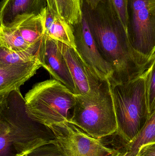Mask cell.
<instances>
[{
    "label": "cell",
    "instance_id": "obj_1",
    "mask_svg": "<svg viewBox=\"0 0 155 156\" xmlns=\"http://www.w3.org/2000/svg\"><path fill=\"white\" fill-rule=\"evenodd\" d=\"M83 12L100 54L113 68L110 84L128 81L145 72L153 60L132 47L112 0L100 2L93 9L83 2Z\"/></svg>",
    "mask_w": 155,
    "mask_h": 156
},
{
    "label": "cell",
    "instance_id": "obj_2",
    "mask_svg": "<svg viewBox=\"0 0 155 156\" xmlns=\"http://www.w3.org/2000/svg\"><path fill=\"white\" fill-rule=\"evenodd\" d=\"M110 85L118 127L116 133L127 144L139 134L150 116L145 73Z\"/></svg>",
    "mask_w": 155,
    "mask_h": 156
},
{
    "label": "cell",
    "instance_id": "obj_3",
    "mask_svg": "<svg viewBox=\"0 0 155 156\" xmlns=\"http://www.w3.org/2000/svg\"><path fill=\"white\" fill-rule=\"evenodd\" d=\"M27 116L48 128L69 122L76 104V94L58 81L46 80L36 83L24 97Z\"/></svg>",
    "mask_w": 155,
    "mask_h": 156
},
{
    "label": "cell",
    "instance_id": "obj_4",
    "mask_svg": "<svg viewBox=\"0 0 155 156\" xmlns=\"http://www.w3.org/2000/svg\"><path fill=\"white\" fill-rule=\"evenodd\" d=\"M76 99L69 122L96 139L116 133L118 127L110 83L97 101L77 94Z\"/></svg>",
    "mask_w": 155,
    "mask_h": 156
},
{
    "label": "cell",
    "instance_id": "obj_5",
    "mask_svg": "<svg viewBox=\"0 0 155 156\" xmlns=\"http://www.w3.org/2000/svg\"><path fill=\"white\" fill-rule=\"evenodd\" d=\"M126 29L133 48L153 60L155 54V0H127Z\"/></svg>",
    "mask_w": 155,
    "mask_h": 156
},
{
    "label": "cell",
    "instance_id": "obj_6",
    "mask_svg": "<svg viewBox=\"0 0 155 156\" xmlns=\"http://www.w3.org/2000/svg\"><path fill=\"white\" fill-rule=\"evenodd\" d=\"M52 133L51 142L65 156H112L119 151L105 144L102 139L93 138L69 122L47 128Z\"/></svg>",
    "mask_w": 155,
    "mask_h": 156
},
{
    "label": "cell",
    "instance_id": "obj_7",
    "mask_svg": "<svg viewBox=\"0 0 155 156\" xmlns=\"http://www.w3.org/2000/svg\"><path fill=\"white\" fill-rule=\"evenodd\" d=\"M73 80L76 94L96 101L109 85L108 80H102L92 71L75 48L57 41Z\"/></svg>",
    "mask_w": 155,
    "mask_h": 156
},
{
    "label": "cell",
    "instance_id": "obj_8",
    "mask_svg": "<svg viewBox=\"0 0 155 156\" xmlns=\"http://www.w3.org/2000/svg\"><path fill=\"white\" fill-rule=\"evenodd\" d=\"M73 27L79 55L99 79L109 80L113 74V68L100 54L83 12L81 21Z\"/></svg>",
    "mask_w": 155,
    "mask_h": 156
},
{
    "label": "cell",
    "instance_id": "obj_9",
    "mask_svg": "<svg viewBox=\"0 0 155 156\" xmlns=\"http://www.w3.org/2000/svg\"><path fill=\"white\" fill-rule=\"evenodd\" d=\"M37 55L42 67L55 80L76 94V89L65 58L59 49L57 41L44 36L39 44Z\"/></svg>",
    "mask_w": 155,
    "mask_h": 156
},
{
    "label": "cell",
    "instance_id": "obj_10",
    "mask_svg": "<svg viewBox=\"0 0 155 156\" xmlns=\"http://www.w3.org/2000/svg\"><path fill=\"white\" fill-rule=\"evenodd\" d=\"M42 67L38 57L24 63L12 65L0 64V101L8 97L35 75Z\"/></svg>",
    "mask_w": 155,
    "mask_h": 156
},
{
    "label": "cell",
    "instance_id": "obj_11",
    "mask_svg": "<svg viewBox=\"0 0 155 156\" xmlns=\"http://www.w3.org/2000/svg\"><path fill=\"white\" fill-rule=\"evenodd\" d=\"M47 6L46 0H2L1 25L10 24L20 16L42 13Z\"/></svg>",
    "mask_w": 155,
    "mask_h": 156
},
{
    "label": "cell",
    "instance_id": "obj_12",
    "mask_svg": "<svg viewBox=\"0 0 155 156\" xmlns=\"http://www.w3.org/2000/svg\"><path fill=\"white\" fill-rule=\"evenodd\" d=\"M45 35L76 49L73 27L53 13L48 7L45 12Z\"/></svg>",
    "mask_w": 155,
    "mask_h": 156
},
{
    "label": "cell",
    "instance_id": "obj_13",
    "mask_svg": "<svg viewBox=\"0 0 155 156\" xmlns=\"http://www.w3.org/2000/svg\"><path fill=\"white\" fill-rule=\"evenodd\" d=\"M45 12L39 15L20 16L8 25L15 27L27 43L37 45L45 35Z\"/></svg>",
    "mask_w": 155,
    "mask_h": 156
},
{
    "label": "cell",
    "instance_id": "obj_14",
    "mask_svg": "<svg viewBox=\"0 0 155 156\" xmlns=\"http://www.w3.org/2000/svg\"><path fill=\"white\" fill-rule=\"evenodd\" d=\"M47 7L68 23L75 25L82 18L84 0H46Z\"/></svg>",
    "mask_w": 155,
    "mask_h": 156
},
{
    "label": "cell",
    "instance_id": "obj_15",
    "mask_svg": "<svg viewBox=\"0 0 155 156\" xmlns=\"http://www.w3.org/2000/svg\"><path fill=\"white\" fill-rule=\"evenodd\" d=\"M39 44L32 45L23 38L14 27L10 25H1L0 48L13 51H26L37 49Z\"/></svg>",
    "mask_w": 155,
    "mask_h": 156
},
{
    "label": "cell",
    "instance_id": "obj_16",
    "mask_svg": "<svg viewBox=\"0 0 155 156\" xmlns=\"http://www.w3.org/2000/svg\"><path fill=\"white\" fill-rule=\"evenodd\" d=\"M155 142V112L149 116L139 134L133 141L126 144L123 156H137L140 148L149 143Z\"/></svg>",
    "mask_w": 155,
    "mask_h": 156
},
{
    "label": "cell",
    "instance_id": "obj_17",
    "mask_svg": "<svg viewBox=\"0 0 155 156\" xmlns=\"http://www.w3.org/2000/svg\"><path fill=\"white\" fill-rule=\"evenodd\" d=\"M38 48L26 51H13L0 48V64L12 65L33 60L38 57Z\"/></svg>",
    "mask_w": 155,
    "mask_h": 156
},
{
    "label": "cell",
    "instance_id": "obj_18",
    "mask_svg": "<svg viewBox=\"0 0 155 156\" xmlns=\"http://www.w3.org/2000/svg\"><path fill=\"white\" fill-rule=\"evenodd\" d=\"M149 115L155 112V54L148 68L145 72Z\"/></svg>",
    "mask_w": 155,
    "mask_h": 156
},
{
    "label": "cell",
    "instance_id": "obj_19",
    "mask_svg": "<svg viewBox=\"0 0 155 156\" xmlns=\"http://www.w3.org/2000/svg\"><path fill=\"white\" fill-rule=\"evenodd\" d=\"M6 124L0 120V156H7L12 146Z\"/></svg>",
    "mask_w": 155,
    "mask_h": 156
},
{
    "label": "cell",
    "instance_id": "obj_20",
    "mask_svg": "<svg viewBox=\"0 0 155 156\" xmlns=\"http://www.w3.org/2000/svg\"><path fill=\"white\" fill-rule=\"evenodd\" d=\"M26 156H65L60 148L52 142L41 146Z\"/></svg>",
    "mask_w": 155,
    "mask_h": 156
},
{
    "label": "cell",
    "instance_id": "obj_21",
    "mask_svg": "<svg viewBox=\"0 0 155 156\" xmlns=\"http://www.w3.org/2000/svg\"><path fill=\"white\" fill-rule=\"evenodd\" d=\"M112 1L119 14L124 26L126 28L127 25V0H112Z\"/></svg>",
    "mask_w": 155,
    "mask_h": 156
},
{
    "label": "cell",
    "instance_id": "obj_22",
    "mask_svg": "<svg viewBox=\"0 0 155 156\" xmlns=\"http://www.w3.org/2000/svg\"><path fill=\"white\" fill-rule=\"evenodd\" d=\"M137 156H155V142L142 146Z\"/></svg>",
    "mask_w": 155,
    "mask_h": 156
},
{
    "label": "cell",
    "instance_id": "obj_23",
    "mask_svg": "<svg viewBox=\"0 0 155 156\" xmlns=\"http://www.w3.org/2000/svg\"><path fill=\"white\" fill-rule=\"evenodd\" d=\"M105 0H84V2L91 9H95L100 2H103Z\"/></svg>",
    "mask_w": 155,
    "mask_h": 156
},
{
    "label": "cell",
    "instance_id": "obj_24",
    "mask_svg": "<svg viewBox=\"0 0 155 156\" xmlns=\"http://www.w3.org/2000/svg\"><path fill=\"white\" fill-rule=\"evenodd\" d=\"M43 145H39L35 146L29 149H27V150H25V151H22L21 153H17L15 156H26L28 155L29 154L32 152L35 149L37 148V147L41 146Z\"/></svg>",
    "mask_w": 155,
    "mask_h": 156
},
{
    "label": "cell",
    "instance_id": "obj_25",
    "mask_svg": "<svg viewBox=\"0 0 155 156\" xmlns=\"http://www.w3.org/2000/svg\"><path fill=\"white\" fill-rule=\"evenodd\" d=\"M112 156H123V153L119 151L117 154H115L113 155Z\"/></svg>",
    "mask_w": 155,
    "mask_h": 156
}]
</instances>
